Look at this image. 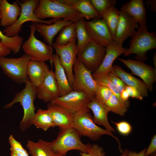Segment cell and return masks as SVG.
<instances>
[{"label":"cell","mask_w":156,"mask_h":156,"mask_svg":"<svg viewBox=\"0 0 156 156\" xmlns=\"http://www.w3.org/2000/svg\"><path fill=\"white\" fill-rule=\"evenodd\" d=\"M25 88L15 94L12 100L6 105L4 109H9L17 103H20L23 110V118L19 125L20 129L24 132L32 125L35 114L34 101L37 96V88L29 80L25 83Z\"/></svg>","instance_id":"cell-1"},{"label":"cell","mask_w":156,"mask_h":156,"mask_svg":"<svg viewBox=\"0 0 156 156\" xmlns=\"http://www.w3.org/2000/svg\"><path fill=\"white\" fill-rule=\"evenodd\" d=\"M34 13L41 20L51 18L75 22L82 18L79 12L60 0H40Z\"/></svg>","instance_id":"cell-2"},{"label":"cell","mask_w":156,"mask_h":156,"mask_svg":"<svg viewBox=\"0 0 156 156\" xmlns=\"http://www.w3.org/2000/svg\"><path fill=\"white\" fill-rule=\"evenodd\" d=\"M57 138L51 142V148L56 153L66 156L67 153L72 150L87 152L91 144L83 143L81 135L74 127L59 128Z\"/></svg>","instance_id":"cell-3"},{"label":"cell","mask_w":156,"mask_h":156,"mask_svg":"<svg viewBox=\"0 0 156 156\" xmlns=\"http://www.w3.org/2000/svg\"><path fill=\"white\" fill-rule=\"evenodd\" d=\"M73 127L81 136L88 138L93 141H96L103 135H109L118 142L119 148L121 153L123 151L118 138L112 132L98 126L93 121L92 117L89 112L82 111L74 114Z\"/></svg>","instance_id":"cell-4"},{"label":"cell","mask_w":156,"mask_h":156,"mask_svg":"<svg viewBox=\"0 0 156 156\" xmlns=\"http://www.w3.org/2000/svg\"><path fill=\"white\" fill-rule=\"evenodd\" d=\"M16 1L21 7V12L17 21L13 24L5 27L2 31V33L7 37H12L18 35L22 30V25L27 21L50 25L61 20L52 19L45 20L38 18L34 13V11L38 5L39 0H27L21 2L18 0Z\"/></svg>","instance_id":"cell-5"},{"label":"cell","mask_w":156,"mask_h":156,"mask_svg":"<svg viewBox=\"0 0 156 156\" xmlns=\"http://www.w3.org/2000/svg\"><path fill=\"white\" fill-rule=\"evenodd\" d=\"M138 28L132 37L129 48L124 54L125 56L135 54L136 60L144 62L147 59V51L156 48V35L154 33H150L140 27Z\"/></svg>","instance_id":"cell-6"},{"label":"cell","mask_w":156,"mask_h":156,"mask_svg":"<svg viewBox=\"0 0 156 156\" xmlns=\"http://www.w3.org/2000/svg\"><path fill=\"white\" fill-rule=\"evenodd\" d=\"M30 60L25 53L16 58L0 56V67L5 74L15 82L25 83L29 80L26 70Z\"/></svg>","instance_id":"cell-7"},{"label":"cell","mask_w":156,"mask_h":156,"mask_svg":"<svg viewBox=\"0 0 156 156\" xmlns=\"http://www.w3.org/2000/svg\"><path fill=\"white\" fill-rule=\"evenodd\" d=\"M30 34L28 39L23 43L21 47L31 60L45 62L50 60L51 62L53 54L52 46L38 39L35 36L36 28L32 23L29 26Z\"/></svg>","instance_id":"cell-8"},{"label":"cell","mask_w":156,"mask_h":156,"mask_svg":"<svg viewBox=\"0 0 156 156\" xmlns=\"http://www.w3.org/2000/svg\"><path fill=\"white\" fill-rule=\"evenodd\" d=\"M73 71V80L71 86L73 90L84 92L90 100L94 99L97 83L92 77V73L77 58Z\"/></svg>","instance_id":"cell-9"},{"label":"cell","mask_w":156,"mask_h":156,"mask_svg":"<svg viewBox=\"0 0 156 156\" xmlns=\"http://www.w3.org/2000/svg\"><path fill=\"white\" fill-rule=\"evenodd\" d=\"M106 50L105 46L92 40L77 53V58L92 73L101 64Z\"/></svg>","instance_id":"cell-10"},{"label":"cell","mask_w":156,"mask_h":156,"mask_svg":"<svg viewBox=\"0 0 156 156\" xmlns=\"http://www.w3.org/2000/svg\"><path fill=\"white\" fill-rule=\"evenodd\" d=\"M76 40V38H74L64 45H59L53 42L51 46L59 56L60 63L65 70L71 87L73 80V67L77 53Z\"/></svg>","instance_id":"cell-11"},{"label":"cell","mask_w":156,"mask_h":156,"mask_svg":"<svg viewBox=\"0 0 156 156\" xmlns=\"http://www.w3.org/2000/svg\"><path fill=\"white\" fill-rule=\"evenodd\" d=\"M90 101L84 92L72 90L64 95L59 96L52 102L74 114L82 111L90 112L88 105Z\"/></svg>","instance_id":"cell-12"},{"label":"cell","mask_w":156,"mask_h":156,"mask_svg":"<svg viewBox=\"0 0 156 156\" xmlns=\"http://www.w3.org/2000/svg\"><path fill=\"white\" fill-rule=\"evenodd\" d=\"M118 59L130 70L131 74L142 79L148 91H153V85L156 81V69L140 61L120 58Z\"/></svg>","instance_id":"cell-13"},{"label":"cell","mask_w":156,"mask_h":156,"mask_svg":"<svg viewBox=\"0 0 156 156\" xmlns=\"http://www.w3.org/2000/svg\"><path fill=\"white\" fill-rule=\"evenodd\" d=\"M85 27L92 40L106 47L113 44V38L102 19H95L84 22Z\"/></svg>","instance_id":"cell-14"},{"label":"cell","mask_w":156,"mask_h":156,"mask_svg":"<svg viewBox=\"0 0 156 156\" xmlns=\"http://www.w3.org/2000/svg\"><path fill=\"white\" fill-rule=\"evenodd\" d=\"M139 27L138 23L131 16L120 11L118 23L113 39L114 43L122 46L124 41L129 37H132Z\"/></svg>","instance_id":"cell-15"},{"label":"cell","mask_w":156,"mask_h":156,"mask_svg":"<svg viewBox=\"0 0 156 156\" xmlns=\"http://www.w3.org/2000/svg\"><path fill=\"white\" fill-rule=\"evenodd\" d=\"M37 90L38 98L45 103L52 102L60 96L58 86L52 70H49Z\"/></svg>","instance_id":"cell-16"},{"label":"cell","mask_w":156,"mask_h":156,"mask_svg":"<svg viewBox=\"0 0 156 156\" xmlns=\"http://www.w3.org/2000/svg\"><path fill=\"white\" fill-rule=\"evenodd\" d=\"M127 49L118 45L114 42L106 47V53L100 66L92 73L93 78L111 72L113 63L119 55L124 54Z\"/></svg>","instance_id":"cell-17"},{"label":"cell","mask_w":156,"mask_h":156,"mask_svg":"<svg viewBox=\"0 0 156 156\" xmlns=\"http://www.w3.org/2000/svg\"><path fill=\"white\" fill-rule=\"evenodd\" d=\"M120 11L133 18L140 27L148 30L146 19V10L143 0H131L123 4Z\"/></svg>","instance_id":"cell-18"},{"label":"cell","mask_w":156,"mask_h":156,"mask_svg":"<svg viewBox=\"0 0 156 156\" xmlns=\"http://www.w3.org/2000/svg\"><path fill=\"white\" fill-rule=\"evenodd\" d=\"M88 108L92 112V120L96 124L104 127L105 129L112 132H115L114 129L109 123L107 114L110 112L105 103L100 101L96 97L90 100L88 105Z\"/></svg>","instance_id":"cell-19"},{"label":"cell","mask_w":156,"mask_h":156,"mask_svg":"<svg viewBox=\"0 0 156 156\" xmlns=\"http://www.w3.org/2000/svg\"><path fill=\"white\" fill-rule=\"evenodd\" d=\"M55 127L59 128L73 127L74 114L63 107L52 102L47 103Z\"/></svg>","instance_id":"cell-20"},{"label":"cell","mask_w":156,"mask_h":156,"mask_svg":"<svg viewBox=\"0 0 156 156\" xmlns=\"http://www.w3.org/2000/svg\"><path fill=\"white\" fill-rule=\"evenodd\" d=\"M0 11L1 15L0 25L6 27L16 22L20 14L21 8L16 1L11 4L6 0H2Z\"/></svg>","instance_id":"cell-21"},{"label":"cell","mask_w":156,"mask_h":156,"mask_svg":"<svg viewBox=\"0 0 156 156\" xmlns=\"http://www.w3.org/2000/svg\"><path fill=\"white\" fill-rule=\"evenodd\" d=\"M49 70L45 62L30 60L28 63L26 72L29 80L37 88L42 83Z\"/></svg>","instance_id":"cell-22"},{"label":"cell","mask_w":156,"mask_h":156,"mask_svg":"<svg viewBox=\"0 0 156 156\" xmlns=\"http://www.w3.org/2000/svg\"><path fill=\"white\" fill-rule=\"evenodd\" d=\"M33 23L40 35L48 44L51 46L54 36L64 27L73 22L71 21L61 20L50 25Z\"/></svg>","instance_id":"cell-23"},{"label":"cell","mask_w":156,"mask_h":156,"mask_svg":"<svg viewBox=\"0 0 156 156\" xmlns=\"http://www.w3.org/2000/svg\"><path fill=\"white\" fill-rule=\"evenodd\" d=\"M110 72L121 79L127 85L136 88L143 97L148 96V90L144 82L125 71L120 66H113Z\"/></svg>","instance_id":"cell-24"},{"label":"cell","mask_w":156,"mask_h":156,"mask_svg":"<svg viewBox=\"0 0 156 156\" xmlns=\"http://www.w3.org/2000/svg\"><path fill=\"white\" fill-rule=\"evenodd\" d=\"M51 63L55 67L54 72L55 79L58 85L60 96L64 95L73 90L69 82L65 70L61 64L58 55L53 54Z\"/></svg>","instance_id":"cell-25"},{"label":"cell","mask_w":156,"mask_h":156,"mask_svg":"<svg viewBox=\"0 0 156 156\" xmlns=\"http://www.w3.org/2000/svg\"><path fill=\"white\" fill-rule=\"evenodd\" d=\"M60 1L79 12L87 19L101 18L89 0H60Z\"/></svg>","instance_id":"cell-26"},{"label":"cell","mask_w":156,"mask_h":156,"mask_svg":"<svg viewBox=\"0 0 156 156\" xmlns=\"http://www.w3.org/2000/svg\"><path fill=\"white\" fill-rule=\"evenodd\" d=\"M26 146L31 156H61L53 151L51 142L41 139L36 142L28 140Z\"/></svg>","instance_id":"cell-27"},{"label":"cell","mask_w":156,"mask_h":156,"mask_svg":"<svg viewBox=\"0 0 156 156\" xmlns=\"http://www.w3.org/2000/svg\"><path fill=\"white\" fill-rule=\"evenodd\" d=\"M32 125L37 128L46 131L51 127H55L49 110L39 109L35 113Z\"/></svg>","instance_id":"cell-28"},{"label":"cell","mask_w":156,"mask_h":156,"mask_svg":"<svg viewBox=\"0 0 156 156\" xmlns=\"http://www.w3.org/2000/svg\"><path fill=\"white\" fill-rule=\"evenodd\" d=\"M120 11L114 6L102 12L101 17L108 28L113 38L118 23Z\"/></svg>","instance_id":"cell-29"},{"label":"cell","mask_w":156,"mask_h":156,"mask_svg":"<svg viewBox=\"0 0 156 156\" xmlns=\"http://www.w3.org/2000/svg\"><path fill=\"white\" fill-rule=\"evenodd\" d=\"M85 21L84 18H82L75 22L76 38L77 39L76 47L77 53L92 40L85 27Z\"/></svg>","instance_id":"cell-30"},{"label":"cell","mask_w":156,"mask_h":156,"mask_svg":"<svg viewBox=\"0 0 156 156\" xmlns=\"http://www.w3.org/2000/svg\"><path fill=\"white\" fill-rule=\"evenodd\" d=\"M74 38H76L75 25L73 22L64 27L60 31L55 42L59 45H65Z\"/></svg>","instance_id":"cell-31"},{"label":"cell","mask_w":156,"mask_h":156,"mask_svg":"<svg viewBox=\"0 0 156 156\" xmlns=\"http://www.w3.org/2000/svg\"><path fill=\"white\" fill-rule=\"evenodd\" d=\"M1 17L0 11V19ZM0 38L2 44L10 48L14 53H16L19 51L23 41V38L18 35L12 37H7L0 30Z\"/></svg>","instance_id":"cell-32"},{"label":"cell","mask_w":156,"mask_h":156,"mask_svg":"<svg viewBox=\"0 0 156 156\" xmlns=\"http://www.w3.org/2000/svg\"><path fill=\"white\" fill-rule=\"evenodd\" d=\"M97 83L106 86L112 91L113 94L115 95L119 102L123 106L127 108L130 105V101L126 102L122 99L120 93L118 89L111 82L108 77L107 74L103 75L93 78Z\"/></svg>","instance_id":"cell-33"},{"label":"cell","mask_w":156,"mask_h":156,"mask_svg":"<svg viewBox=\"0 0 156 156\" xmlns=\"http://www.w3.org/2000/svg\"><path fill=\"white\" fill-rule=\"evenodd\" d=\"M105 104L110 111L120 116H123L127 111V108L120 103L114 94Z\"/></svg>","instance_id":"cell-34"},{"label":"cell","mask_w":156,"mask_h":156,"mask_svg":"<svg viewBox=\"0 0 156 156\" xmlns=\"http://www.w3.org/2000/svg\"><path fill=\"white\" fill-rule=\"evenodd\" d=\"M90 1L100 16L104 11L114 6L117 2L116 0H91Z\"/></svg>","instance_id":"cell-35"},{"label":"cell","mask_w":156,"mask_h":156,"mask_svg":"<svg viewBox=\"0 0 156 156\" xmlns=\"http://www.w3.org/2000/svg\"><path fill=\"white\" fill-rule=\"evenodd\" d=\"M113 94L108 87L97 83L95 91V97L102 103H105Z\"/></svg>","instance_id":"cell-36"},{"label":"cell","mask_w":156,"mask_h":156,"mask_svg":"<svg viewBox=\"0 0 156 156\" xmlns=\"http://www.w3.org/2000/svg\"><path fill=\"white\" fill-rule=\"evenodd\" d=\"M81 156H105L103 148L97 144H90L87 152H79Z\"/></svg>","instance_id":"cell-37"},{"label":"cell","mask_w":156,"mask_h":156,"mask_svg":"<svg viewBox=\"0 0 156 156\" xmlns=\"http://www.w3.org/2000/svg\"><path fill=\"white\" fill-rule=\"evenodd\" d=\"M8 140L10 145V151H16L22 153L24 156H29L26 150L23 147L21 143L17 141L12 135H10Z\"/></svg>","instance_id":"cell-38"},{"label":"cell","mask_w":156,"mask_h":156,"mask_svg":"<svg viewBox=\"0 0 156 156\" xmlns=\"http://www.w3.org/2000/svg\"><path fill=\"white\" fill-rule=\"evenodd\" d=\"M116 127L118 131L121 134L127 135L131 132L132 128L130 124L125 121H121L118 122H112Z\"/></svg>","instance_id":"cell-39"},{"label":"cell","mask_w":156,"mask_h":156,"mask_svg":"<svg viewBox=\"0 0 156 156\" xmlns=\"http://www.w3.org/2000/svg\"><path fill=\"white\" fill-rule=\"evenodd\" d=\"M107 75L110 81L118 88L120 93L125 89L127 85L121 79L114 75L111 72H109Z\"/></svg>","instance_id":"cell-40"},{"label":"cell","mask_w":156,"mask_h":156,"mask_svg":"<svg viewBox=\"0 0 156 156\" xmlns=\"http://www.w3.org/2000/svg\"><path fill=\"white\" fill-rule=\"evenodd\" d=\"M125 89L128 93L129 97L141 100L143 97L139 92L135 88L127 85Z\"/></svg>","instance_id":"cell-41"},{"label":"cell","mask_w":156,"mask_h":156,"mask_svg":"<svg viewBox=\"0 0 156 156\" xmlns=\"http://www.w3.org/2000/svg\"><path fill=\"white\" fill-rule=\"evenodd\" d=\"M156 151V135L152 138L150 144L144 154V156H149Z\"/></svg>","instance_id":"cell-42"},{"label":"cell","mask_w":156,"mask_h":156,"mask_svg":"<svg viewBox=\"0 0 156 156\" xmlns=\"http://www.w3.org/2000/svg\"><path fill=\"white\" fill-rule=\"evenodd\" d=\"M11 51L10 48L2 44L0 38V56L5 57L9 55Z\"/></svg>","instance_id":"cell-43"},{"label":"cell","mask_w":156,"mask_h":156,"mask_svg":"<svg viewBox=\"0 0 156 156\" xmlns=\"http://www.w3.org/2000/svg\"><path fill=\"white\" fill-rule=\"evenodd\" d=\"M147 7L153 12L156 11V0H147L146 1Z\"/></svg>","instance_id":"cell-44"},{"label":"cell","mask_w":156,"mask_h":156,"mask_svg":"<svg viewBox=\"0 0 156 156\" xmlns=\"http://www.w3.org/2000/svg\"><path fill=\"white\" fill-rule=\"evenodd\" d=\"M146 149L145 148L139 153H136L134 151H132L129 150L127 156H144V154Z\"/></svg>","instance_id":"cell-45"},{"label":"cell","mask_w":156,"mask_h":156,"mask_svg":"<svg viewBox=\"0 0 156 156\" xmlns=\"http://www.w3.org/2000/svg\"><path fill=\"white\" fill-rule=\"evenodd\" d=\"M120 96L122 99L124 101H129L128 99L129 97V94L127 91L125 89L120 93Z\"/></svg>","instance_id":"cell-46"},{"label":"cell","mask_w":156,"mask_h":156,"mask_svg":"<svg viewBox=\"0 0 156 156\" xmlns=\"http://www.w3.org/2000/svg\"><path fill=\"white\" fill-rule=\"evenodd\" d=\"M10 156H24L22 153L14 151H11Z\"/></svg>","instance_id":"cell-47"},{"label":"cell","mask_w":156,"mask_h":156,"mask_svg":"<svg viewBox=\"0 0 156 156\" xmlns=\"http://www.w3.org/2000/svg\"><path fill=\"white\" fill-rule=\"evenodd\" d=\"M129 150L126 149L124 150L122 155L120 156H127L129 152Z\"/></svg>","instance_id":"cell-48"},{"label":"cell","mask_w":156,"mask_h":156,"mask_svg":"<svg viewBox=\"0 0 156 156\" xmlns=\"http://www.w3.org/2000/svg\"><path fill=\"white\" fill-rule=\"evenodd\" d=\"M153 60L154 64L155 66V68L156 69V53H155L153 57Z\"/></svg>","instance_id":"cell-49"},{"label":"cell","mask_w":156,"mask_h":156,"mask_svg":"<svg viewBox=\"0 0 156 156\" xmlns=\"http://www.w3.org/2000/svg\"><path fill=\"white\" fill-rule=\"evenodd\" d=\"M150 155V156H156V152Z\"/></svg>","instance_id":"cell-50"},{"label":"cell","mask_w":156,"mask_h":156,"mask_svg":"<svg viewBox=\"0 0 156 156\" xmlns=\"http://www.w3.org/2000/svg\"><path fill=\"white\" fill-rule=\"evenodd\" d=\"M2 0H0V4Z\"/></svg>","instance_id":"cell-51"}]
</instances>
